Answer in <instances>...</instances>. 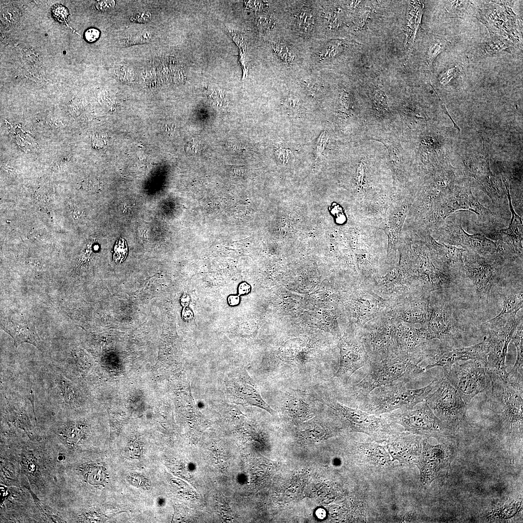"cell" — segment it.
Here are the masks:
<instances>
[{"mask_svg":"<svg viewBox=\"0 0 523 523\" xmlns=\"http://www.w3.org/2000/svg\"><path fill=\"white\" fill-rule=\"evenodd\" d=\"M341 46V42L340 41H337L330 43L325 46L320 53V58L321 60H324L336 56L338 53Z\"/></svg>","mask_w":523,"mask_h":523,"instance_id":"obj_31","label":"cell"},{"mask_svg":"<svg viewBox=\"0 0 523 523\" xmlns=\"http://www.w3.org/2000/svg\"><path fill=\"white\" fill-rule=\"evenodd\" d=\"M315 514L318 519H323L326 516V511L324 508H320L316 510Z\"/></svg>","mask_w":523,"mask_h":523,"instance_id":"obj_44","label":"cell"},{"mask_svg":"<svg viewBox=\"0 0 523 523\" xmlns=\"http://www.w3.org/2000/svg\"><path fill=\"white\" fill-rule=\"evenodd\" d=\"M338 429L315 421L305 424L298 433L302 440L316 442L327 439L337 434Z\"/></svg>","mask_w":523,"mask_h":523,"instance_id":"obj_23","label":"cell"},{"mask_svg":"<svg viewBox=\"0 0 523 523\" xmlns=\"http://www.w3.org/2000/svg\"><path fill=\"white\" fill-rule=\"evenodd\" d=\"M445 228V237L448 245L460 246L468 252L481 256L498 255L495 243L483 235L468 234L458 222L446 223Z\"/></svg>","mask_w":523,"mask_h":523,"instance_id":"obj_13","label":"cell"},{"mask_svg":"<svg viewBox=\"0 0 523 523\" xmlns=\"http://www.w3.org/2000/svg\"><path fill=\"white\" fill-rule=\"evenodd\" d=\"M65 437L67 442L71 444H76L80 439V431L76 426H71L66 430Z\"/></svg>","mask_w":523,"mask_h":523,"instance_id":"obj_35","label":"cell"},{"mask_svg":"<svg viewBox=\"0 0 523 523\" xmlns=\"http://www.w3.org/2000/svg\"><path fill=\"white\" fill-rule=\"evenodd\" d=\"M190 298L187 294H184L181 297L180 303L184 307H187L190 303Z\"/></svg>","mask_w":523,"mask_h":523,"instance_id":"obj_45","label":"cell"},{"mask_svg":"<svg viewBox=\"0 0 523 523\" xmlns=\"http://www.w3.org/2000/svg\"><path fill=\"white\" fill-rule=\"evenodd\" d=\"M317 399L299 390L291 389L282 395V411L293 421L302 422L312 417L315 413Z\"/></svg>","mask_w":523,"mask_h":523,"instance_id":"obj_17","label":"cell"},{"mask_svg":"<svg viewBox=\"0 0 523 523\" xmlns=\"http://www.w3.org/2000/svg\"><path fill=\"white\" fill-rule=\"evenodd\" d=\"M225 394L229 400L242 406H252L274 415L275 411L263 400L255 381L245 369L230 374L225 381Z\"/></svg>","mask_w":523,"mask_h":523,"instance_id":"obj_9","label":"cell"},{"mask_svg":"<svg viewBox=\"0 0 523 523\" xmlns=\"http://www.w3.org/2000/svg\"><path fill=\"white\" fill-rule=\"evenodd\" d=\"M226 30L239 48L240 50V60L241 61L242 66L245 72L244 74L245 75L246 72L247 71L248 63V61L246 60V40L244 34L239 31L230 30L228 28H226Z\"/></svg>","mask_w":523,"mask_h":523,"instance_id":"obj_28","label":"cell"},{"mask_svg":"<svg viewBox=\"0 0 523 523\" xmlns=\"http://www.w3.org/2000/svg\"><path fill=\"white\" fill-rule=\"evenodd\" d=\"M374 101L378 110L384 112H388L389 108L386 97L384 92L381 89H377L374 92Z\"/></svg>","mask_w":523,"mask_h":523,"instance_id":"obj_32","label":"cell"},{"mask_svg":"<svg viewBox=\"0 0 523 523\" xmlns=\"http://www.w3.org/2000/svg\"><path fill=\"white\" fill-rule=\"evenodd\" d=\"M507 190V195L509 201L510 210L512 216L508 227L500 231L501 235L518 244L523 243V219L518 215L514 210L512 205L509 192V182L505 178H503Z\"/></svg>","mask_w":523,"mask_h":523,"instance_id":"obj_25","label":"cell"},{"mask_svg":"<svg viewBox=\"0 0 523 523\" xmlns=\"http://www.w3.org/2000/svg\"><path fill=\"white\" fill-rule=\"evenodd\" d=\"M227 301L228 304L232 307L237 306L240 303V298L237 295H230L228 297Z\"/></svg>","mask_w":523,"mask_h":523,"instance_id":"obj_43","label":"cell"},{"mask_svg":"<svg viewBox=\"0 0 523 523\" xmlns=\"http://www.w3.org/2000/svg\"><path fill=\"white\" fill-rule=\"evenodd\" d=\"M428 331L433 338H438L445 346L453 347L461 338L459 326L451 308L442 306L432 312Z\"/></svg>","mask_w":523,"mask_h":523,"instance_id":"obj_14","label":"cell"},{"mask_svg":"<svg viewBox=\"0 0 523 523\" xmlns=\"http://www.w3.org/2000/svg\"><path fill=\"white\" fill-rule=\"evenodd\" d=\"M460 364L456 363L444 370V377L459 392L464 403L469 404L480 393L488 395L492 381L491 371L481 360H470Z\"/></svg>","mask_w":523,"mask_h":523,"instance_id":"obj_4","label":"cell"},{"mask_svg":"<svg viewBox=\"0 0 523 523\" xmlns=\"http://www.w3.org/2000/svg\"><path fill=\"white\" fill-rule=\"evenodd\" d=\"M71 215L75 219H78L82 216V211L78 208L75 207L71 211Z\"/></svg>","mask_w":523,"mask_h":523,"instance_id":"obj_46","label":"cell"},{"mask_svg":"<svg viewBox=\"0 0 523 523\" xmlns=\"http://www.w3.org/2000/svg\"><path fill=\"white\" fill-rule=\"evenodd\" d=\"M295 21L297 29L300 33L303 34H309L313 28V13L308 7L302 8L296 15Z\"/></svg>","mask_w":523,"mask_h":523,"instance_id":"obj_27","label":"cell"},{"mask_svg":"<svg viewBox=\"0 0 523 523\" xmlns=\"http://www.w3.org/2000/svg\"><path fill=\"white\" fill-rule=\"evenodd\" d=\"M318 400L331 408L350 431L364 433L378 443L387 441L398 432L385 417L344 405L329 397Z\"/></svg>","mask_w":523,"mask_h":523,"instance_id":"obj_3","label":"cell"},{"mask_svg":"<svg viewBox=\"0 0 523 523\" xmlns=\"http://www.w3.org/2000/svg\"><path fill=\"white\" fill-rule=\"evenodd\" d=\"M115 4L114 0H100L97 2L96 7L99 11L105 12L112 9Z\"/></svg>","mask_w":523,"mask_h":523,"instance_id":"obj_37","label":"cell"},{"mask_svg":"<svg viewBox=\"0 0 523 523\" xmlns=\"http://www.w3.org/2000/svg\"><path fill=\"white\" fill-rule=\"evenodd\" d=\"M521 322L515 317L502 326L489 329L488 334L483 338L486 348L485 363L488 368L505 381L508 377L506 357L508 344Z\"/></svg>","mask_w":523,"mask_h":523,"instance_id":"obj_8","label":"cell"},{"mask_svg":"<svg viewBox=\"0 0 523 523\" xmlns=\"http://www.w3.org/2000/svg\"><path fill=\"white\" fill-rule=\"evenodd\" d=\"M511 341L517 350L516 359L511 370L508 373V380L523 383V322L518 325Z\"/></svg>","mask_w":523,"mask_h":523,"instance_id":"obj_26","label":"cell"},{"mask_svg":"<svg viewBox=\"0 0 523 523\" xmlns=\"http://www.w3.org/2000/svg\"><path fill=\"white\" fill-rule=\"evenodd\" d=\"M285 105L289 108L293 109H297L299 106L297 99L292 97L287 98L285 101Z\"/></svg>","mask_w":523,"mask_h":523,"instance_id":"obj_41","label":"cell"},{"mask_svg":"<svg viewBox=\"0 0 523 523\" xmlns=\"http://www.w3.org/2000/svg\"><path fill=\"white\" fill-rule=\"evenodd\" d=\"M424 437L408 432H399L386 442L390 453L402 465L416 463L420 454Z\"/></svg>","mask_w":523,"mask_h":523,"instance_id":"obj_16","label":"cell"},{"mask_svg":"<svg viewBox=\"0 0 523 523\" xmlns=\"http://www.w3.org/2000/svg\"><path fill=\"white\" fill-rule=\"evenodd\" d=\"M327 135L325 131L322 133L320 136L317 146V158L321 154L323 151L327 142Z\"/></svg>","mask_w":523,"mask_h":523,"instance_id":"obj_36","label":"cell"},{"mask_svg":"<svg viewBox=\"0 0 523 523\" xmlns=\"http://www.w3.org/2000/svg\"><path fill=\"white\" fill-rule=\"evenodd\" d=\"M250 285L246 282H241L238 287V293L240 295H246L250 292Z\"/></svg>","mask_w":523,"mask_h":523,"instance_id":"obj_40","label":"cell"},{"mask_svg":"<svg viewBox=\"0 0 523 523\" xmlns=\"http://www.w3.org/2000/svg\"><path fill=\"white\" fill-rule=\"evenodd\" d=\"M340 359L338 368L332 378L341 385H347L351 375L364 366L369 360L362 347L357 343L344 341L340 345Z\"/></svg>","mask_w":523,"mask_h":523,"instance_id":"obj_18","label":"cell"},{"mask_svg":"<svg viewBox=\"0 0 523 523\" xmlns=\"http://www.w3.org/2000/svg\"><path fill=\"white\" fill-rule=\"evenodd\" d=\"M53 18L60 22L65 21L69 16V11L66 7L60 4L54 5L51 10Z\"/></svg>","mask_w":523,"mask_h":523,"instance_id":"obj_34","label":"cell"},{"mask_svg":"<svg viewBox=\"0 0 523 523\" xmlns=\"http://www.w3.org/2000/svg\"><path fill=\"white\" fill-rule=\"evenodd\" d=\"M194 316L193 311L187 307H184L182 312V317L185 321H189Z\"/></svg>","mask_w":523,"mask_h":523,"instance_id":"obj_42","label":"cell"},{"mask_svg":"<svg viewBox=\"0 0 523 523\" xmlns=\"http://www.w3.org/2000/svg\"><path fill=\"white\" fill-rule=\"evenodd\" d=\"M356 453L359 461L364 466L384 467L392 466L389 454L385 449L376 444L357 443Z\"/></svg>","mask_w":523,"mask_h":523,"instance_id":"obj_20","label":"cell"},{"mask_svg":"<svg viewBox=\"0 0 523 523\" xmlns=\"http://www.w3.org/2000/svg\"><path fill=\"white\" fill-rule=\"evenodd\" d=\"M491 373L492 387L488 396L491 408L510 432L514 428L522 432L523 384L505 381L491 371Z\"/></svg>","mask_w":523,"mask_h":523,"instance_id":"obj_5","label":"cell"},{"mask_svg":"<svg viewBox=\"0 0 523 523\" xmlns=\"http://www.w3.org/2000/svg\"><path fill=\"white\" fill-rule=\"evenodd\" d=\"M465 251L462 264L466 276L480 297H488L499 272V257H484Z\"/></svg>","mask_w":523,"mask_h":523,"instance_id":"obj_10","label":"cell"},{"mask_svg":"<svg viewBox=\"0 0 523 523\" xmlns=\"http://www.w3.org/2000/svg\"><path fill=\"white\" fill-rule=\"evenodd\" d=\"M271 46L275 54L284 63L291 64L295 60L293 51L286 44L278 42H272Z\"/></svg>","mask_w":523,"mask_h":523,"instance_id":"obj_29","label":"cell"},{"mask_svg":"<svg viewBox=\"0 0 523 523\" xmlns=\"http://www.w3.org/2000/svg\"><path fill=\"white\" fill-rule=\"evenodd\" d=\"M430 240L443 266L447 269L450 271L451 267L456 263H462L465 249L448 244H440L431 238Z\"/></svg>","mask_w":523,"mask_h":523,"instance_id":"obj_24","label":"cell"},{"mask_svg":"<svg viewBox=\"0 0 523 523\" xmlns=\"http://www.w3.org/2000/svg\"><path fill=\"white\" fill-rule=\"evenodd\" d=\"M1 328L14 339L15 348L21 343H31L38 348L41 346L32 319L26 315H14L1 321Z\"/></svg>","mask_w":523,"mask_h":523,"instance_id":"obj_19","label":"cell"},{"mask_svg":"<svg viewBox=\"0 0 523 523\" xmlns=\"http://www.w3.org/2000/svg\"><path fill=\"white\" fill-rule=\"evenodd\" d=\"M152 19V14L149 12H144L137 15L134 20L139 23H146Z\"/></svg>","mask_w":523,"mask_h":523,"instance_id":"obj_39","label":"cell"},{"mask_svg":"<svg viewBox=\"0 0 523 523\" xmlns=\"http://www.w3.org/2000/svg\"><path fill=\"white\" fill-rule=\"evenodd\" d=\"M99 31L94 28L89 29L85 33V39L90 42L96 41L99 38Z\"/></svg>","mask_w":523,"mask_h":523,"instance_id":"obj_38","label":"cell"},{"mask_svg":"<svg viewBox=\"0 0 523 523\" xmlns=\"http://www.w3.org/2000/svg\"><path fill=\"white\" fill-rule=\"evenodd\" d=\"M128 252L127 246L124 239H119L114 246L113 261L121 263L126 258Z\"/></svg>","mask_w":523,"mask_h":523,"instance_id":"obj_30","label":"cell"},{"mask_svg":"<svg viewBox=\"0 0 523 523\" xmlns=\"http://www.w3.org/2000/svg\"><path fill=\"white\" fill-rule=\"evenodd\" d=\"M461 210L472 211L482 218L493 214L469 190L457 191L442 200L435 213L436 219L438 222H443L448 216Z\"/></svg>","mask_w":523,"mask_h":523,"instance_id":"obj_15","label":"cell"},{"mask_svg":"<svg viewBox=\"0 0 523 523\" xmlns=\"http://www.w3.org/2000/svg\"><path fill=\"white\" fill-rule=\"evenodd\" d=\"M391 423L399 424L404 431L424 437L443 440L453 432L433 413L425 401L412 409H399L385 416Z\"/></svg>","mask_w":523,"mask_h":523,"instance_id":"obj_6","label":"cell"},{"mask_svg":"<svg viewBox=\"0 0 523 523\" xmlns=\"http://www.w3.org/2000/svg\"><path fill=\"white\" fill-rule=\"evenodd\" d=\"M407 207L402 205L395 209L388 218L384 228L388 238V253L396 246L403 226Z\"/></svg>","mask_w":523,"mask_h":523,"instance_id":"obj_22","label":"cell"},{"mask_svg":"<svg viewBox=\"0 0 523 523\" xmlns=\"http://www.w3.org/2000/svg\"><path fill=\"white\" fill-rule=\"evenodd\" d=\"M425 401L434 415L453 431L465 420L467 405L458 391L444 377Z\"/></svg>","mask_w":523,"mask_h":523,"instance_id":"obj_7","label":"cell"},{"mask_svg":"<svg viewBox=\"0 0 523 523\" xmlns=\"http://www.w3.org/2000/svg\"><path fill=\"white\" fill-rule=\"evenodd\" d=\"M426 353L427 350L419 348L393 358L369 362L368 373L353 386L355 393L362 400L377 387L400 382L406 384L420 373L419 364Z\"/></svg>","mask_w":523,"mask_h":523,"instance_id":"obj_1","label":"cell"},{"mask_svg":"<svg viewBox=\"0 0 523 523\" xmlns=\"http://www.w3.org/2000/svg\"><path fill=\"white\" fill-rule=\"evenodd\" d=\"M424 437L422 448L415 463L420 473V480L424 485H429L444 471H447L452 459L450 446L445 442L430 445Z\"/></svg>","mask_w":523,"mask_h":523,"instance_id":"obj_12","label":"cell"},{"mask_svg":"<svg viewBox=\"0 0 523 523\" xmlns=\"http://www.w3.org/2000/svg\"><path fill=\"white\" fill-rule=\"evenodd\" d=\"M443 377L435 379L430 384L416 389H407L404 383H396L381 387L377 394L362 400V410L381 416L399 409H412L425 400L427 397L440 385Z\"/></svg>","mask_w":523,"mask_h":523,"instance_id":"obj_2","label":"cell"},{"mask_svg":"<svg viewBox=\"0 0 523 523\" xmlns=\"http://www.w3.org/2000/svg\"><path fill=\"white\" fill-rule=\"evenodd\" d=\"M523 293L506 297L501 312L493 318L483 323L488 329L502 326L516 317L518 311L523 308Z\"/></svg>","mask_w":523,"mask_h":523,"instance_id":"obj_21","label":"cell"},{"mask_svg":"<svg viewBox=\"0 0 523 523\" xmlns=\"http://www.w3.org/2000/svg\"><path fill=\"white\" fill-rule=\"evenodd\" d=\"M104 479L105 473L104 470L99 466L91 468L87 477L88 482L94 485L102 484Z\"/></svg>","mask_w":523,"mask_h":523,"instance_id":"obj_33","label":"cell"},{"mask_svg":"<svg viewBox=\"0 0 523 523\" xmlns=\"http://www.w3.org/2000/svg\"><path fill=\"white\" fill-rule=\"evenodd\" d=\"M486 351L484 342L469 347L453 348L442 346L432 351H427L425 359L419 364L420 373L440 366L443 370L450 368L460 361L481 360L485 362Z\"/></svg>","mask_w":523,"mask_h":523,"instance_id":"obj_11","label":"cell"}]
</instances>
